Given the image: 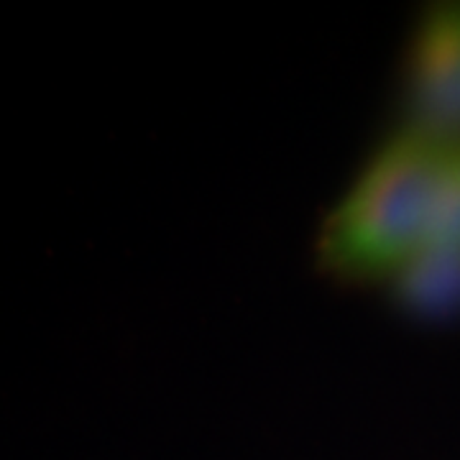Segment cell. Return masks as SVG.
I'll return each mask as SVG.
<instances>
[{
	"label": "cell",
	"instance_id": "1",
	"mask_svg": "<svg viewBox=\"0 0 460 460\" xmlns=\"http://www.w3.org/2000/svg\"><path fill=\"white\" fill-rule=\"evenodd\" d=\"M450 151L410 128L378 148L325 217L317 256L341 279H399L432 241Z\"/></svg>",
	"mask_w": 460,
	"mask_h": 460
},
{
	"label": "cell",
	"instance_id": "2",
	"mask_svg": "<svg viewBox=\"0 0 460 460\" xmlns=\"http://www.w3.org/2000/svg\"><path fill=\"white\" fill-rule=\"evenodd\" d=\"M402 128L460 151V3L429 8L414 33Z\"/></svg>",
	"mask_w": 460,
	"mask_h": 460
},
{
	"label": "cell",
	"instance_id": "3",
	"mask_svg": "<svg viewBox=\"0 0 460 460\" xmlns=\"http://www.w3.org/2000/svg\"><path fill=\"white\" fill-rule=\"evenodd\" d=\"M396 284L417 310L447 313L460 307V248H428L399 274Z\"/></svg>",
	"mask_w": 460,
	"mask_h": 460
},
{
	"label": "cell",
	"instance_id": "4",
	"mask_svg": "<svg viewBox=\"0 0 460 460\" xmlns=\"http://www.w3.org/2000/svg\"><path fill=\"white\" fill-rule=\"evenodd\" d=\"M460 248V151H450L445 166L440 205L428 248ZM425 248V251H428Z\"/></svg>",
	"mask_w": 460,
	"mask_h": 460
}]
</instances>
